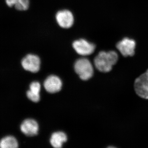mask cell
<instances>
[{
  "mask_svg": "<svg viewBox=\"0 0 148 148\" xmlns=\"http://www.w3.org/2000/svg\"><path fill=\"white\" fill-rule=\"evenodd\" d=\"M136 42L134 40L125 38L119 42L116 48L124 57L132 56L135 54Z\"/></svg>",
  "mask_w": 148,
  "mask_h": 148,
  "instance_id": "obj_5",
  "label": "cell"
},
{
  "mask_svg": "<svg viewBox=\"0 0 148 148\" xmlns=\"http://www.w3.org/2000/svg\"><path fill=\"white\" fill-rule=\"evenodd\" d=\"M45 90L49 93L59 92L62 88V82L57 76L50 75L46 79L44 83Z\"/></svg>",
  "mask_w": 148,
  "mask_h": 148,
  "instance_id": "obj_8",
  "label": "cell"
},
{
  "mask_svg": "<svg viewBox=\"0 0 148 148\" xmlns=\"http://www.w3.org/2000/svg\"><path fill=\"white\" fill-rule=\"evenodd\" d=\"M41 86L38 82H34L30 85V90L27 92V96L32 102L37 103L40 100Z\"/></svg>",
  "mask_w": 148,
  "mask_h": 148,
  "instance_id": "obj_10",
  "label": "cell"
},
{
  "mask_svg": "<svg viewBox=\"0 0 148 148\" xmlns=\"http://www.w3.org/2000/svg\"><path fill=\"white\" fill-rule=\"evenodd\" d=\"M73 46L77 53L84 56L92 54L95 49L94 44L84 39L75 40L73 42Z\"/></svg>",
  "mask_w": 148,
  "mask_h": 148,
  "instance_id": "obj_4",
  "label": "cell"
},
{
  "mask_svg": "<svg viewBox=\"0 0 148 148\" xmlns=\"http://www.w3.org/2000/svg\"><path fill=\"white\" fill-rule=\"evenodd\" d=\"M117 53L114 51H102L95 56L94 64L96 69L102 73H108L118 60Z\"/></svg>",
  "mask_w": 148,
  "mask_h": 148,
  "instance_id": "obj_1",
  "label": "cell"
},
{
  "mask_svg": "<svg viewBox=\"0 0 148 148\" xmlns=\"http://www.w3.org/2000/svg\"><path fill=\"white\" fill-rule=\"evenodd\" d=\"M40 60L38 56L29 54L22 59L21 65L26 71L36 73L40 70Z\"/></svg>",
  "mask_w": 148,
  "mask_h": 148,
  "instance_id": "obj_6",
  "label": "cell"
},
{
  "mask_svg": "<svg viewBox=\"0 0 148 148\" xmlns=\"http://www.w3.org/2000/svg\"><path fill=\"white\" fill-rule=\"evenodd\" d=\"M29 0H18L14 7L17 10L19 11L27 10L29 7Z\"/></svg>",
  "mask_w": 148,
  "mask_h": 148,
  "instance_id": "obj_13",
  "label": "cell"
},
{
  "mask_svg": "<svg viewBox=\"0 0 148 148\" xmlns=\"http://www.w3.org/2000/svg\"><path fill=\"white\" fill-rule=\"evenodd\" d=\"M18 147L17 140L12 136L5 137L0 142V147L2 148H16Z\"/></svg>",
  "mask_w": 148,
  "mask_h": 148,
  "instance_id": "obj_12",
  "label": "cell"
},
{
  "mask_svg": "<svg viewBox=\"0 0 148 148\" xmlns=\"http://www.w3.org/2000/svg\"><path fill=\"white\" fill-rule=\"evenodd\" d=\"M56 21L59 26L64 29H69L74 24V16L68 10L59 11L56 15Z\"/></svg>",
  "mask_w": 148,
  "mask_h": 148,
  "instance_id": "obj_7",
  "label": "cell"
},
{
  "mask_svg": "<svg viewBox=\"0 0 148 148\" xmlns=\"http://www.w3.org/2000/svg\"><path fill=\"white\" fill-rule=\"evenodd\" d=\"M134 88L138 96L148 99V69L135 79Z\"/></svg>",
  "mask_w": 148,
  "mask_h": 148,
  "instance_id": "obj_3",
  "label": "cell"
},
{
  "mask_svg": "<svg viewBox=\"0 0 148 148\" xmlns=\"http://www.w3.org/2000/svg\"><path fill=\"white\" fill-rule=\"evenodd\" d=\"M21 130L25 135L33 137L38 134L39 130L38 124L34 119H26L21 124Z\"/></svg>",
  "mask_w": 148,
  "mask_h": 148,
  "instance_id": "obj_9",
  "label": "cell"
},
{
  "mask_svg": "<svg viewBox=\"0 0 148 148\" xmlns=\"http://www.w3.org/2000/svg\"><path fill=\"white\" fill-rule=\"evenodd\" d=\"M67 137L66 134L63 132H54L51 137V145L53 147H62L63 144L67 141Z\"/></svg>",
  "mask_w": 148,
  "mask_h": 148,
  "instance_id": "obj_11",
  "label": "cell"
},
{
  "mask_svg": "<svg viewBox=\"0 0 148 148\" xmlns=\"http://www.w3.org/2000/svg\"><path fill=\"white\" fill-rule=\"evenodd\" d=\"M74 69L83 80L90 79L93 75V67L91 62L87 58H81L77 60L74 65Z\"/></svg>",
  "mask_w": 148,
  "mask_h": 148,
  "instance_id": "obj_2",
  "label": "cell"
},
{
  "mask_svg": "<svg viewBox=\"0 0 148 148\" xmlns=\"http://www.w3.org/2000/svg\"><path fill=\"white\" fill-rule=\"evenodd\" d=\"M18 0H5V3L7 5L10 7H12L15 5Z\"/></svg>",
  "mask_w": 148,
  "mask_h": 148,
  "instance_id": "obj_14",
  "label": "cell"
}]
</instances>
